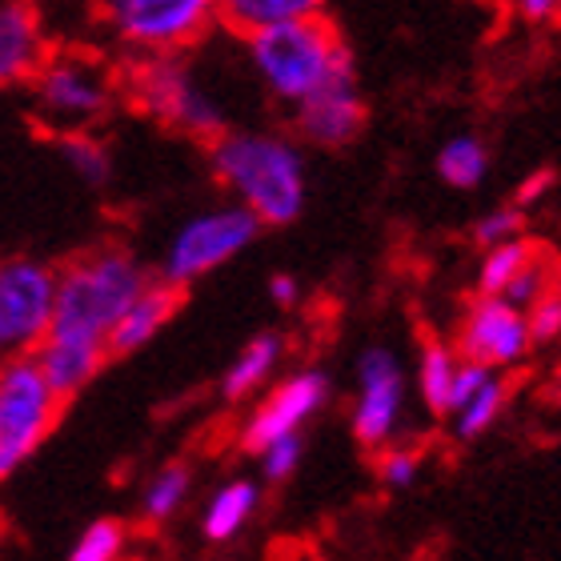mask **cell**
I'll return each instance as SVG.
<instances>
[{
  "label": "cell",
  "instance_id": "obj_1",
  "mask_svg": "<svg viewBox=\"0 0 561 561\" xmlns=\"http://www.w3.org/2000/svg\"><path fill=\"white\" fill-rule=\"evenodd\" d=\"M213 173L257 225H289L305 209V161L285 137L229 133L213 140Z\"/></svg>",
  "mask_w": 561,
  "mask_h": 561
},
{
  "label": "cell",
  "instance_id": "obj_2",
  "mask_svg": "<svg viewBox=\"0 0 561 561\" xmlns=\"http://www.w3.org/2000/svg\"><path fill=\"white\" fill-rule=\"evenodd\" d=\"M149 280L152 277L129 249L101 245L84 253L57 273V313L48 333L105 345L125 309L149 289Z\"/></svg>",
  "mask_w": 561,
  "mask_h": 561
},
{
  "label": "cell",
  "instance_id": "obj_3",
  "mask_svg": "<svg viewBox=\"0 0 561 561\" xmlns=\"http://www.w3.org/2000/svg\"><path fill=\"white\" fill-rule=\"evenodd\" d=\"M28 84H33V108L41 125L60 137L93 133V125L113 113L121 96L117 69L84 45L48 48L45 65Z\"/></svg>",
  "mask_w": 561,
  "mask_h": 561
},
{
  "label": "cell",
  "instance_id": "obj_4",
  "mask_svg": "<svg viewBox=\"0 0 561 561\" xmlns=\"http://www.w3.org/2000/svg\"><path fill=\"white\" fill-rule=\"evenodd\" d=\"M249 60L265 89L293 108L321 93L333 77L353 72L350 48L341 45L337 28L325 16L249 36Z\"/></svg>",
  "mask_w": 561,
  "mask_h": 561
},
{
  "label": "cell",
  "instance_id": "obj_5",
  "mask_svg": "<svg viewBox=\"0 0 561 561\" xmlns=\"http://www.w3.org/2000/svg\"><path fill=\"white\" fill-rule=\"evenodd\" d=\"M108 33L140 57H176L217 21V0H101Z\"/></svg>",
  "mask_w": 561,
  "mask_h": 561
},
{
  "label": "cell",
  "instance_id": "obj_6",
  "mask_svg": "<svg viewBox=\"0 0 561 561\" xmlns=\"http://www.w3.org/2000/svg\"><path fill=\"white\" fill-rule=\"evenodd\" d=\"M60 405L33 357L0 362V481H9L41 449L60 417Z\"/></svg>",
  "mask_w": 561,
  "mask_h": 561
},
{
  "label": "cell",
  "instance_id": "obj_7",
  "mask_svg": "<svg viewBox=\"0 0 561 561\" xmlns=\"http://www.w3.org/2000/svg\"><path fill=\"white\" fill-rule=\"evenodd\" d=\"M261 225L249 217L241 205H225V209L197 213L193 221L176 229V237L164 249L161 280L173 289H185L205 273L221 270L237 253H245L257 241Z\"/></svg>",
  "mask_w": 561,
  "mask_h": 561
},
{
  "label": "cell",
  "instance_id": "obj_8",
  "mask_svg": "<svg viewBox=\"0 0 561 561\" xmlns=\"http://www.w3.org/2000/svg\"><path fill=\"white\" fill-rule=\"evenodd\" d=\"M129 89L149 117L164 121L181 133L217 140L225 133V113L217 108L201 81L176 57H145L129 72Z\"/></svg>",
  "mask_w": 561,
  "mask_h": 561
},
{
  "label": "cell",
  "instance_id": "obj_9",
  "mask_svg": "<svg viewBox=\"0 0 561 561\" xmlns=\"http://www.w3.org/2000/svg\"><path fill=\"white\" fill-rule=\"evenodd\" d=\"M57 313V270L33 257L0 261V353L33 357Z\"/></svg>",
  "mask_w": 561,
  "mask_h": 561
},
{
  "label": "cell",
  "instance_id": "obj_10",
  "mask_svg": "<svg viewBox=\"0 0 561 561\" xmlns=\"http://www.w3.org/2000/svg\"><path fill=\"white\" fill-rule=\"evenodd\" d=\"M357 410H353V437L362 445H386L398 433L401 405H405V374L389 350H365L357 362Z\"/></svg>",
  "mask_w": 561,
  "mask_h": 561
},
{
  "label": "cell",
  "instance_id": "obj_11",
  "mask_svg": "<svg viewBox=\"0 0 561 561\" xmlns=\"http://www.w3.org/2000/svg\"><path fill=\"white\" fill-rule=\"evenodd\" d=\"M329 401V377L321 369H301V374L285 377L270 398L261 401L257 413L249 417L245 433H241V445L249 454H261L265 445L289 437L313 417L321 405Z\"/></svg>",
  "mask_w": 561,
  "mask_h": 561
},
{
  "label": "cell",
  "instance_id": "obj_12",
  "mask_svg": "<svg viewBox=\"0 0 561 561\" xmlns=\"http://www.w3.org/2000/svg\"><path fill=\"white\" fill-rule=\"evenodd\" d=\"M534 345L526 329V313H517L514 305H505L502 297H481L469 309L466 325H461V341L457 350L469 365H514L526 357V350Z\"/></svg>",
  "mask_w": 561,
  "mask_h": 561
},
{
  "label": "cell",
  "instance_id": "obj_13",
  "mask_svg": "<svg viewBox=\"0 0 561 561\" xmlns=\"http://www.w3.org/2000/svg\"><path fill=\"white\" fill-rule=\"evenodd\" d=\"M293 113H297V129L313 140V145L337 149V145L357 137L365 125V105H362V93H357V77H353V72H341V77H333L321 93L301 101Z\"/></svg>",
  "mask_w": 561,
  "mask_h": 561
},
{
  "label": "cell",
  "instance_id": "obj_14",
  "mask_svg": "<svg viewBox=\"0 0 561 561\" xmlns=\"http://www.w3.org/2000/svg\"><path fill=\"white\" fill-rule=\"evenodd\" d=\"M48 41L45 24L28 0H0V89L28 84L45 65Z\"/></svg>",
  "mask_w": 561,
  "mask_h": 561
},
{
  "label": "cell",
  "instance_id": "obj_15",
  "mask_svg": "<svg viewBox=\"0 0 561 561\" xmlns=\"http://www.w3.org/2000/svg\"><path fill=\"white\" fill-rule=\"evenodd\" d=\"M36 369L45 377V386L53 389V398L60 405H69L77 393H81L101 365L108 362V350L101 341H81V337H60V333H48L33 353Z\"/></svg>",
  "mask_w": 561,
  "mask_h": 561
},
{
  "label": "cell",
  "instance_id": "obj_16",
  "mask_svg": "<svg viewBox=\"0 0 561 561\" xmlns=\"http://www.w3.org/2000/svg\"><path fill=\"white\" fill-rule=\"evenodd\" d=\"M176 309H181V289L164 285V280H149V289L125 309V317H121L117 325H113V333H108V341H105L108 357H129V353L145 350V345L173 321Z\"/></svg>",
  "mask_w": 561,
  "mask_h": 561
},
{
  "label": "cell",
  "instance_id": "obj_17",
  "mask_svg": "<svg viewBox=\"0 0 561 561\" xmlns=\"http://www.w3.org/2000/svg\"><path fill=\"white\" fill-rule=\"evenodd\" d=\"M325 0H217V21L237 36H257L280 24L317 21Z\"/></svg>",
  "mask_w": 561,
  "mask_h": 561
},
{
  "label": "cell",
  "instance_id": "obj_18",
  "mask_svg": "<svg viewBox=\"0 0 561 561\" xmlns=\"http://www.w3.org/2000/svg\"><path fill=\"white\" fill-rule=\"evenodd\" d=\"M261 502V490L253 485V481H229V485H221V490L213 493L209 510H205V538L209 541H229L237 538L241 529H245V522L253 517V510H257Z\"/></svg>",
  "mask_w": 561,
  "mask_h": 561
},
{
  "label": "cell",
  "instance_id": "obj_19",
  "mask_svg": "<svg viewBox=\"0 0 561 561\" xmlns=\"http://www.w3.org/2000/svg\"><path fill=\"white\" fill-rule=\"evenodd\" d=\"M277 362H280V337L277 333H261V337H253L245 350L237 353V362L229 365V374H225V381H221L225 401L249 398V393H253V389H257L261 381L277 369Z\"/></svg>",
  "mask_w": 561,
  "mask_h": 561
},
{
  "label": "cell",
  "instance_id": "obj_20",
  "mask_svg": "<svg viewBox=\"0 0 561 561\" xmlns=\"http://www.w3.org/2000/svg\"><path fill=\"white\" fill-rule=\"evenodd\" d=\"M485 169H490V157L481 149V140L473 137H454L437 152V173L454 188H473L485 176Z\"/></svg>",
  "mask_w": 561,
  "mask_h": 561
},
{
  "label": "cell",
  "instance_id": "obj_21",
  "mask_svg": "<svg viewBox=\"0 0 561 561\" xmlns=\"http://www.w3.org/2000/svg\"><path fill=\"white\" fill-rule=\"evenodd\" d=\"M529 257H534V249H529L522 237H517V241H505V245H497V249H490V253H485V261H481V273H478L481 297H502L505 285L526 270Z\"/></svg>",
  "mask_w": 561,
  "mask_h": 561
},
{
  "label": "cell",
  "instance_id": "obj_22",
  "mask_svg": "<svg viewBox=\"0 0 561 561\" xmlns=\"http://www.w3.org/2000/svg\"><path fill=\"white\" fill-rule=\"evenodd\" d=\"M188 485H193V473L185 466H169L161 469L157 478L149 481V490H145V502H140V514L149 517V522H169V517L181 510L185 502Z\"/></svg>",
  "mask_w": 561,
  "mask_h": 561
},
{
  "label": "cell",
  "instance_id": "obj_23",
  "mask_svg": "<svg viewBox=\"0 0 561 561\" xmlns=\"http://www.w3.org/2000/svg\"><path fill=\"white\" fill-rule=\"evenodd\" d=\"M60 149H65V157H69L72 173L81 176L84 185H105L108 181V149L101 145V140L93 137V133H77V137H60Z\"/></svg>",
  "mask_w": 561,
  "mask_h": 561
},
{
  "label": "cell",
  "instance_id": "obj_24",
  "mask_svg": "<svg viewBox=\"0 0 561 561\" xmlns=\"http://www.w3.org/2000/svg\"><path fill=\"white\" fill-rule=\"evenodd\" d=\"M454 353L445 345H430L421 353V398L433 413H445V398H449V381H454Z\"/></svg>",
  "mask_w": 561,
  "mask_h": 561
},
{
  "label": "cell",
  "instance_id": "obj_25",
  "mask_svg": "<svg viewBox=\"0 0 561 561\" xmlns=\"http://www.w3.org/2000/svg\"><path fill=\"white\" fill-rule=\"evenodd\" d=\"M121 550H125V529H121V522L101 517V522H93V526L77 538L69 561H117Z\"/></svg>",
  "mask_w": 561,
  "mask_h": 561
},
{
  "label": "cell",
  "instance_id": "obj_26",
  "mask_svg": "<svg viewBox=\"0 0 561 561\" xmlns=\"http://www.w3.org/2000/svg\"><path fill=\"white\" fill-rule=\"evenodd\" d=\"M505 405V386L493 377L490 386L481 389L478 398L469 401L466 410L457 413V437H466V442H473V437H481V433L490 430L493 421H497V413H502Z\"/></svg>",
  "mask_w": 561,
  "mask_h": 561
},
{
  "label": "cell",
  "instance_id": "obj_27",
  "mask_svg": "<svg viewBox=\"0 0 561 561\" xmlns=\"http://www.w3.org/2000/svg\"><path fill=\"white\" fill-rule=\"evenodd\" d=\"M546 293H550V289H546V270H541V261H538V257H529V261H526V270H522L514 280H510V285H505L502 301H505V305H514L517 313H526L529 305L541 301Z\"/></svg>",
  "mask_w": 561,
  "mask_h": 561
},
{
  "label": "cell",
  "instance_id": "obj_28",
  "mask_svg": "<svg viewBox=\"0 0 561 561\" xmlns=\"http://www.w3.org/2000/svg\"><path fill=\"white\" fill-rule=\"evenodd\" d=\"M493 374L485 369V365H457L454 369V381H449V398H445V413H461L469 405V401L478 398L481 389L490 386Z\"/></svg>",
  "mask_w": 561,
  "mask_h": 561
},
{
  "label": "cell",
  "instance_id": "obj_29",
  "mask_svg": "<svg viewBox=\"0 0 561 561\" xmlns=\"http://www.w3.org/2000/svg\"><path fill=\"white\" fill-rule=\"evenodd\" d=\"M261 473H265V481H285L297 469V461H301V433H289V437H280V442L265 445L261 449Z\"/></svg>",
  "mask_w": 561,
  "mask_h": 561
},
{
  "label": "cell",
  "instance_id": "obj_30",
  "mask_svg": "<svg viewBox=\"0 0 561 561\" xmlns=\"http://www.w3.org/2000/svg\"><path fill=\"white\" fill-rule=\"evenodd\" d=\"M522 233V209H497L490 217H481L478 229H473V241L485 249H497L505 241H517Z\"/></svg>",
  "mask_w": 561,
  "mask_h": 561
},
{
  "label": "cell",
  "instance_id": "obj_31",
  "mask_svg": "<svg viewBox=\"0 0 561 561\" xmlns=\"http://www.w3.org/2000/svg\"><path fill=\"white\" fill-rule=\"evenodd\" d=\"M526 329H529V341H553L561 333V293L550 289L541 301L529 305L526 313Z\"/></svg>",
  "mask_w": 561,
  "mask_h": 561
},
{
  "label": "cell",
  "instance_id": "obj_32",
  "mask_svg": "<svg viewBox=\"0 0 561 561\" xmlns=\"http://www.w3.org/2000/svg\"><path fill=\"white\" fill-rule=\"evenodd\" d=\"M377 473H381V481H386V485H393V490H405V485H413V481H417V457L405 454V449H393V454H386L381 461H377Z\"/></svg>",
  "mask_w": 561,
  "mask_h": 561
},
{
  "label": "cell",
  "instance_id": "obj_33",
  "mask_svg": "<svg viewBox=\"0 0 561 561\" xmlns=\"http://www.w3.org/2000/svg\"><path fill=\"white\" fill-rule=\"evenodd\" d=\"M550 185H553V173H550V169H541V173H534V176L526 181V185H522V193H517V205H529V201H538Z\"/></svg>",
  "mask_w": 561,
  "mask_h": 561
},
{
  "label": "cell",
  "instance_id": "obj_34",
  "mask_svg": "<svg viewBox=\"0 0 561 561\" xmlns=\"http://www.w3.org/2000/svg\"><path fill=\"white\" fill-rule=\"evenodd\" d=\"M514 4L529 21H546V16H553V12L561 9V0H514Z\"/></svg>",
  "mask_w": 561,
  "mask_h": 561
},
{
  "label": "cell",
  "instance_id": "obj_35",
  "mask_svg": "<svg viewBox=\"0 0 561 561\" xmlns=\"http://www.w3.org/2000/svg\"><path fill=\"white\" fill-rule=\"evenodd\" d=\"M270 293H273V301L277 305H293L301 289H297V280H293L289 273H277V277L270 280Z\"/></svg>",
  "mask_w": 561,
  "mask_h": 561
},
{
  "label": "cell",
  "instance_id": "obj_36",
  "mask_svg": "<svg viewBox=\"0 0 561 561\" xmlns=\"http://www.w3.org/2000/svg\"><path fill=\"white\" fill-rule=\"evenodd\" d=\"M0 362H4V353H0Z\"/></svg>",
  "mask_w": 561,
  "mask_h": 561
}]
</instances>
